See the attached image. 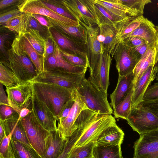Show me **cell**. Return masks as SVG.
<instances>
[{
	"instance_id": "obj_1",
	"label": "cell",
	"mask_w": 158,
	"mask_h": 158,
	"mask_svg": "<svg viewBox=\"0 0 158 158\" xmlns=\"http://www.w3.org/2000/svg\"><path fill=\"white\" fill-rule=\"evenodd\" d=\"M31 82L33 94L45 104L58 120L64 104L74 98L75 90L53 84Z\"/></svg>"
},
{
	"instance_id": "obj_2",
	"label": "cell",
	"mask_w": 158,
	"mask_h": 158,
	"mask_svg": "<svg viewBox=\"0 0 158 158\" xmlns=\"http://www.w3.org/2000/svg\"><path fill=\"white\" fill-rule=\"evenodd\" d=\"M7 60L1 61L14 73L19 85L31 81L37 75L35 67L21 46L19 36L7 53Z\"/></svg>"
},
{
	"instance_id": "obj_3",
	"label": "cell",
	"mask_w": 158,
	"mask_h": 158,
	"mask_svg": "<svg viewBox=\"0 0 158 158\" xmlns=\"http://www.w3.org/2000/svg\"><path fill=\"white\" fill-rule=\"evenodd\" d=\"M76 90L88 109L102 114H113L107 95L99 90L89 78L85 77Z\"/></svg>"
},
{
	"instance_id": "obj_4",
	"label": "cell",
	"mask_w": 158,
	"mask_h": 158,
	"mask_svg": "<svg viewBox=\"0 0 158 158\" xmlns=\"http://www.w3.org/2000/svg\"><path fill=\"white\" fill-rule=\"evenodd\" d=\"M116 124L115 118L111 114L96 113L91 119L80 129L81 135L73 148L95 142L100 135L106 128Z\"/></svg>"
},
{
	"instance_id": "obj_5",
	"label": "cell",
	"mask_w": 158,
	"mask_h": 158,
	"mask_svg": "<svg viewBox=\"0 0 158 158\" xmlns=\"http://www.w3.org/2000/svg\"><path fill=\"white\" fill-rule=\"evenodd\" d=\"M21 122L30 144L42 157L46 152V141L50 132L40 124L31 109Z\"/></svg>"
},
{
	"instance_id": "obj_6",
	"label": "cell",
	"mask_w": 158,
	"mask_h": 158,
	"mask_svg": "<svg viewBox=\"0 0 158 158\" xmlns=\"http://www.w3.org/2000/svg\"><path fill=\"white\" fill-rule=\"evenodd\" d=\"M83 26L98 24L94 0H62L59 1Z\"/></svg>"
},
{
	"instance_id": "obj_7",
	"label": "cell",
	"mask_w": 158,
	"mask_h": 158,
	"mask_svg": "<svg viewBox=\"0 0 158 158\" xmlns=\"http://www.w3.org/2000/svg\"><path fill=\"white\" fill-rule=\"evenodd\" d=\"M126 120L133 130L139 135L158 130V118L140 104L131 109Z\"/></svg>"
},
{
	"instance_id": "obj_8",
	"label": "cell",
	"mask_w": 158,
	"mask_h": 158,
	"mask_svg": "<svg viewBox=\"0 0 158 158\" xmlns=\"http://www.w3.org/2000/svg\"><path fill=\"white\" fill-rule=\"evenodd\" d=\"M111 56L115 60L118 78L133 72L140 60L133 48L127 46L121 40L115 45L111 53Z\"/></svg>"
},
{
	"instance_id": "obj_9",
	"label": "cell",
	"mask_w": 158,
	"mask_h": 158,
	"mask_svg": "<svg viewBox=\"0 0 158 158\" xmlns=\"http://www.w3.org/2000/svg\"><path fill=\"white\" fill-rule=\"evenodd\" d=\"M85 73L77 74L58 71H45L31 81L56 84L74 91L85 78Z\"/></svg>"
},
{
	"instance_id": "obj_10",
	"label": "cell",
	"mask_w": 158,
	"mask_h": 158,
	"mask_svg": "<svg viewBox=\"0 0 158 158\" xmlns=\"http://www.w3.org/2000/svg\"><path fill=\"white\" fill-rule=\"evenodd\" d=\"M18 8L22 13L28 15L37 14L45 16L68 26H76L79 21L72 20L58 14L45 6L40 0H25L19 3Z\"/></svg>"
},
{
	"instance_id": "obj_11",
	"label": "cell",
	"mask_w": 158,
	"mask_h": 158,
	"mask_svg": "<svg viewBox=\"0 0 158 158\" xmlns=\"http://www.w3.org/2000/svg\"><path fill=\"white\" fill-rule=\"evenodd\" d=\"M111 55L103 50L93 69L90 72L89 77L94 85L100 91L107 95L109 85V73L112 60Z\"/></svg>"
},
{
	"instance_id": "obj_12",
	"label": "cell",
	"mask_w": 158,
	"mask_h": 158,
	"mask_svg": "<svg viewBox=\"0 0 158 158\" xmlns=\"http://www.w3.org/2000/svg\"><path fill=\"white\" fill-rule=\"evenodd\" d=\"M133 148L134 157L158 158V130L139 135Z\"/></svg>"
},
{
	"instance_id": "obj_13",
	"label": "cell",
	"mask_w": 158,
	"mask_h": 158,
	"mask_svg": "<svg viewBox=\"0 0 158 158\" xmlns=\"http://www.w3.org/2000/svg\"><path fill=\"white\" fill-rule=\"evenodd\" d=\"M53 40L54 51L45 58V71H58L77 74L86 73L87 68L74 65L63 57L60 47L54 39Z\"/></svg>"
},
{
	"instance_id": "obj_14",
	"label": "cell",
	"mask_w": 158,
	"mask_h": 158,
	"mask_svg": "<svg viewBox=\"0 0 158 158\" xmlns=\"http://www.w3.org/2000/svg\"><path fill=\"white\" fill-rule=\"evenodd\" d=\"M6 91L10 106L19 114L22 108H29L33 94L31 81L15 87L6 88Z\"/></svg>"
},
{
	"instance_id": "obj_15",
	"label": "cell",
	"mask_w": 158,
	"mask_h": 158,
	"mask_svg": "<svg viewBox=\"0 0 158 158\" xmlns=\"http://www.w3.org/2000/svg\"><path fill=\"white\" fill-rule=\"evenodd\" d=\"M88 109L77 90L75 91V102L68 116L62 121L59 122L57 130L64 138H69L77 130L75 122L83 110Z\"/></svg>"
},
{
	"instance_id": "obj_16",
	"label": "cell",
	"mask_w": 158,
	"mask_h": 158,
	"mask_svg": "<svg viewBox=\"0 0 158 158\" xmlns=\"http://www.w3.org/2000/svg\"><path fill=\"white\" fill-rule=\"evenodd\" d=\"M49 30L51 35L61 49L69 54L84 58L88 61L86 44L68 38L54 27L50 28Z\"/></svg>"
},
{
	"instance_id": "obj_17",
	"label": "cell",
	"mask_w": 158,
	"mask_h": 158,
	"mask_svg": "<svg viewBox=\"0 0 158 158\" xmlns=\"http://www.w3.org/2000/svg\"><path fill=\"white\" fill-rule=\"evenodd\" d=\"M31 108L38 121L45 129L49 131L57 130V118L33 94L31 98Z\"/></svg>"
},
{
	"instance_id": "obj_18",
	"label": "cell",
	"mask_w": 158,
	"mask_h": 158,
	"mask_svg": "<svg viewBox=\"0 0 158 158\" xmlns=\"http://www.w3.org/2000/svg\"><path fill=\"white\" fill-rule=\"evenodd\" d=\"M155 64L150 65L135 84L133 85L131 109L136 107L142 101L148 87L155 79L157 69Z\"/></svg>"
},
{
	"instance_id": "obj_19",
	"label": "cell",
	"mask_w": 158,
	"mask_h": 158,
	"mask_svg": "<svg viewBox=\"0 0 158 158\" xmlns=\"http://www.w3.org/2000/svg\"><path fill=\"white\" fill-rule=\"evenodd\" d=\"M87 30L88 41L86 44V52L88 57V68L89 72L93 69L100 55L103 50L98 40L99 32L98 26H84Z\"/></svg>"
},
{
	"instance_id": "obj_20",
	"label": "cell",
	"mask_w": 158,
	"mask_h": 158,
	"mask_svg": "<svg viewBox=\"0 0 158 158\" xmlns=\"http://www.w3.org/2000/svg\"><path fill=\"white\" fill-rule=\"evenodd\" d=\"M94 6L98 22V26L107 25L111 26L116 29L118 33L125 25L136 17H120L115 15L98 4L95 3Z\"/></svg>"
},
{
	"instance_id": "obj_21",
	"label": "cell",
	"mask_w": 158,
	"mask_h": 158,
	"mask_svg": "<svg viewBox=\"0 0 158 158\" xmlns=\"http://www.w3.org/2000/svg\"><path fill=\"white\" fill-rule=\"evenodd\" d=\"M47 19L54 27L67 37L79 43L86 44L88 35L86 28L81 23L76 26H68L57 20L46 17Z\"/></svg>"
},
{
	"instance_id": "obj_22",
	"label": "cell",
	"mask_w": 158,
	"mask_h": 158,
	"mask_svg": "<svg viewBox=\"0 0 158 158\" xmlns=\"http://www.w3.org/2000/svg\"><path fill=\"white\" fill-rule=\"evenodd\" d=\"M124 133L116 124L105 129L99 136L95 142L97 146H121Z\"/></svg>"
},
{
	"instance_id": "obj_23",
	"label": "cell",
	"mask_w": 158,
	"mask_h": 158,
	"mask_svg": "<svg viewBox=\"0 0 158 158\" xmlns=\"http://www.w3.org/2000/svg\"><path fill=\"white\" fill-rule=\"evenodd\" d=\"M50 132L46 152L42 158H57L64 151L69 138L63 137L57 130Z\"/></svg>"
},
{
	"instance_id": "obj_24",
	"label": "cell",
	"mask_w": 158,
	"mask_h": 158,
	"mask_svg": "<svg viewBox=\"0 0 158 158\" xmlns=\"http://www.w3.org/2000/svg\"><path fill=\"white\" fill-rule=\"evenodd\" d=\"M131 36H138L141 38L149 46L156 48L157 37L155 26L151 21L147 18H145L136 29L122 37L119 40Z\"/></svg>"
},
{
	"instance_id": "obj_25",
	"label": "cell",
	"mask_w": 158,
	"mask_h": 158,
	"mask_svg": "<svg viewBox=\"0 0 158 158\" xmlns=\"http://www.w3.org/2000/svg\"><path fill=\"white\" fill-rule=\"evenodd\" d=\"M0 122L6 136L12 133L11 139L31 146L21 120L19 119H10L5 121L0 120Z\"/></svg>"
},
{
	"instance_id": "obj_26",
	"label": "cell",
	"mask_w": 158,
	"mask_h": 158,
	"mask_svg": "<svg viewBox=\"0 0 158 158\" xmlns=\"http://www.w3.org/2000/svg\"><path fill=\"white\" fill-rule=\"evenodd\" d=\"M133 72L121 77H118L115 89L110 95V105L113 110L124 98L132 84Z\"/></svg>"
},
{
	"instance_id": "obj_27",
	"label": "cell",
	"mask_w": 158,
	"mask_h": 158,
	"mask_svg": "<svg viewBox=\"0 0 158 158\" xmlns=\"http://www.w3.org/2000/svg\"><path fill=\"white\" fill-rule=\"evenodd\" d=\"M94 1L95 3L120 17H136L141 15L137 12L124 4L121 0H94Z\"/></svg>"
},
{
	"instance_id": "obj_28",
	"label": "cell",
	"mask_w": 158,
	"mask_h": 158,
	"mask_svg": "<svg viewBox=\"0 0 158 158\" xmlns=\"http://www.w3.org/2000/svg\"><path fill=\"white\" fill-rule=\"evenodd\" d=\"M99 32L98 40L100 42L102 48L110 54L118 43V31L113 27L107 25L98 26Z\"/></svg>"
},
{
	"instance_id": "obj_29",
	"label": "cell",
	"mask_w": 158,
	"mask_h": 158,
	"mask_svg": "<svg viewBox=\"0 0 158 158\" xmlns=\"http://www.w3.org/2000/svg\"><path fill=\"white\" fill-rule=\"evenodd\" d=\"M23 50L28 56L34 66L37 75L45 71V58L33 48L22 33L18 34Z\"/></svg>"
},
{
	"instance_id": "obj_30",
	"label": "cell",
	"mask_w": 158,
	"mask_h": 158,
	"mask_svg": "<svg viewBox=\"0 0 158 158\" xmlns=\"http://www.w3.org/2000/svg\"><path fill=\"white\" fill-rule=\"evenodd\" d=\"M156 48L149 46L144 55L141 58L136 65L133 71V85H134L149 66L152 64L155 65Z\"/></svg>"
},
{
	"instance_id": "obj_31",
	"label": "cell",
	"mask_w": 158,
	"mask_h": 158,
	"mask_svg": "<svg viewBox=\"0 0 158 158\" xmlns=\"http://www.w3.org/2000/svg\"><path fill=\"white\" fill-rule=\"evenodd\" d=\"M15 158H42L31 146L11 139Z\"/></svg>"
},
{
	"instance_id": "obj_32",
	"label": "cell",
	"mask_w": 158,
	"mask_h": 158,
	"mask_svg": "<svg viewBox=\"0 0 158 158\" xmlns=\"http://www.w3.org/2000/svg\"><path fill=\"white\" fill-rule=\"evenodd\" d=\"M133 84L124 98L113 109L114 118L126 120L131 109Z\"/></svg>"
},
{
	"instance_id": "obj_33",
	"label": "cell",
	"mask_w": 158,
	"mask_h": 158,
	"mask_svg": "<svg viewBox=\"0 0 158 158\" xmlns=\"http://www.w3.org/2000/svg\"><path fill=\"white\" fill-rule=\"evenodd\" d=\"M40 32L38 30L30 29L25 33L22 34L33 48L45 59V39L42 37Z\"/></svg>"
},
{
	"instance_id": "obj_34",
	"label": "cell",
	"mask_w": 158,
	"mask_h": 158,
	"mask_svg": "<svg viewBox=\"0 0 158 158\" xmlns=\"http://www.w3.org/2000/svg\"><path fill=\"white\" fill-rule=\"evenodd\" d=\"M94 158H123L121 146H97L95 145Z\"/></svg>"
},
{
	"instance_id": "obj_35",
	"label": "cell",
	"mask_w": 158,
	"mask_h": 158,
	"mask_svg": "<svg viewBox=\"0 0 158 158\" xmlns=\"http://www.w3.org/2000/svg\"><path fill=\"white\" fill-rule=\"evenodd\" d=\"M0 83L6 88H11L19 85L10 69L0 62Z\"/></svg>"
},
{
	"instance_id": "obj_36",
	"label": "cell",
	"mask_w": 158,
	"mask_h": 158,
	"mask_svg": "<svg viewBox=\"0 0 158 158\" xmlns=\"http://www.w3.org/2000/svg\"><path fill=\"white\" fill-rule=\"evenodd\" d=\"M95 142L72 148L68 158H91L93 157Z\"/></svg>"
},
{
	"instance_id": "obj_37",
	"label": "cell",
	"mask_w": 158,
	"mask_h": 158,
	"mask_svg": "<svg viewBox=\"0 0 158 158\" xmlns=\"http://www.w3.org/2000/svg\"><path fill=\"white\" fill-rule=\"evenodd\" d=\"M145 19L143 15H139L133 18L125 25L118 33L117 38L118 43L122 37L136 29Z\"/></svg>"
},
{
	"instance_id": "obj_38",
	"label": "cell",
	"mask_w": 158,
	"mask_h": 158,
	"mask_svg": "<svg viewBox=\"0 0 158 158\" xmlns=\"http://www.w3.org/2000/svg\"><path fill=\"white\" fill-rule=\"evenodd\" d=\"M12 133L5 137L0 143V158H15L11 143Z\"/></svg>"
},
{
	"instance_id": "obj_39",
	"label": "cell",
	"mask_w": 158,
	"mask_h": 158,
	"mask_svg": "<svg viewBox=\"0 0 158 158\" xmlns=\"http://www.w3.org/2000/svg\"><path fill=\"white\" fill-rule=\"evenodd\" d=\"M21 33H24L30 29L38 30L40 32L44 31L43 27L38 22L30 15L24 13Z\"/></svg>"
},
{
	"instance_id": "obj_40",
	"label": "cell",
	"mask_w": 158,
	"mask_h": 158,
	"mask_svg": "<svg viewBox=\"0 0 158 158\" xmlns=\"http://www.w3.org/2000/svg\"><path fill=\"white\" fill-rule=\"evenodd\" d=\"M24 16V13H22L20 15L10 19L1 25H3L10 30L15 31L18 34H20L21 33Z\"/></svg>"
},
{
	"instance_id": "obj_41",
	"label": "cell",
	"mask_w": 158,
	"mask_h": 158,
	"mask_svg": "<svg viewBox=\"0 0 158 158\" xmlns=\"http://www.w3.org/2000/svg\"><path fill=\"white\" fill-rule=\"evenodd\" d=\"M19 114L12 107L0 105V120L5 121L10 119H18Z\"/></svg>"
},
{
	"instance_id": "obj_42",
	"label": "cell",
	"mask_w": 158,
	"mask_h": 158,
	"mask_svg": "<svg viewBox=\"0 0 158 158\" xmlns=\"http://www.w3.org/2000/svg\"><path fill=\"white\" fill-rule=\"evenodd\" d=\"M125 5L137 12L140 15L143 14L145 5L151 3L150 0H121Z\"/></svg>"
},
{
	"instance_id": "obj_43",
	"label": "cell",
	"mask_w": 158,
	"mask_h": 158,
	"mask_svg": "<svg viewBox=\"0 0 158 158\" xmlns=\"http://www.w3.org/2000/svg\"><path fill=\"white\" fill-rule=\"evenodd\" d=\"M60 50L63 57L70 63L76 66L86 68H88V61L86 59L68 53L63 51L60 48Z\"/></svg>"
},
{
	"instance_id": "obj_44",
	"label": "cell",
	"mask_w": 158,
	"mask_h": 158,
	"mask_svg": "<svg viewBox=\"0 0 158 158\" xmlns=\"http://www.w3.org/2000/svg\"><path fill=\"white\" fill-rule=\"evenodd\" d=\"M81 129H77L69 138L64 151L57 158H68L71 150L81 135Z\"/></svg>"
},
{
	"instance_id": "obj_45",
	"label": "cell",
	"mask_w": 158,
	"mask_h": 158,
	"mask_svg": "<svg viewBox=\"0 0 158 158\" xmlns=\"http://www.w3.org/2000/svg\"><path fill=\"white\" fill-rule=\"evenodd\" d=\"M41 1L45 6L56 13L72 20L77 21L73 16L61 6H57L48 2V1L41 0Z\"/></svg>"
},
{
	"instance_id": "obj_46",
	"label": "cell",
	"mask_w": 158,
	"mask_h": 158,
	"mask_svg": "<svg viewBox=\"0 0 158 158\" xmlns=\"http://www.w3.org/2000/svg\"><path fill=\"white\" fill-rule=\"evenodd\" d=\"M156 100H158V82L149 86L143 96V101Z\"/></svg>"
},
{
	"instance_id": "obj_47",
	"label": "cell",
	"mask_w": 158,
	"mask_h": 158,
	"mask_svg": "<svg viewBox=\"0 0 158 158\" xmlns=\"http://www.w3.org/2000/svg\"><path fill=\"white\" fill-rule=\"evenodd\" d=\"M121 40L127 46L132 48L146 43L143 39L138 36L130 37Z\"/></svg>"
},
{
	"instance_id": "obj_48",
	"label": "cell",
	"mask_w": 158,
	"mask_h": 158,
	"mask_svg": "<svg viewBox=\"0 0 158 158\" xmlns=\"http://www.w3.org/2000/svg\"><path fill=\"white\" fill-rule=\"evenodd\" d=\"M21 13L19 9L16 8L1 14L0 24L5 23L10 19L20 15Z\"/></svg>"
},
{
	"instance_id": "obj_49",
	"label": "cell",
	"mask_w": 158,
	"mask_h": 158,
	"mask_svg": "<svg viewBox=\"0 0 158 158\" xmlns=\"http://www.w3.org/2000/svg\"><path fill=\"white\" fill-rule=\"evenodd\" d=\"M75 102V97L66 102L64 105L58 119V122L62 121L65 119L69 115Z\"/></svg>"
},
{
	"instance_id": "obj_50",
	"label": "cell",
	"mask_w": 158,
	"mask_h": 158,
	"mask_svg": "<svg viewBox=\"0 0 158 158\" xmlns=\"http://www.w3.org/2000/svg\"><path fill=\"white\" fill-rule=\"evenodd\" d=\"M140 104L148 109L158 118V100L150 101H143Z\"/></svg>"
},
{
	"instance_id": "obj_51",
	"label": "cell",
	"mask_w": 158,
	"mask_h": 158,
	"mask_svg": "<svg viewBox=\"0 0 158 158\" xmlns=\"http://www.w3.org/2000/svg\"><path fill=\"white\" fill-rule=\"evenodd\" d=\"M54 46L53 39L51 35L45 39V58L54 52Z\"/></svg>"
},
{
	"instance_id": "obj_52",
	"label": "cell",
	"mask_w": 158,
	"mask_h": 158,
	"mask_svg": "<svg viewBox=\"0 0 158 158\" xmlns=\"http://www.w3.org/2000/svg\"><path fill=\"white\" fill-rule=\"evenodd\" d=\"M149 46H150L146 43H145L133 48L139 60L146 54Z\"/></svg>"
},
{
	"instance_id": "obj_53",
	"label": "cell",
	"mask_w": 158,
	"mask_h": 158,
	"mask_svg": "<svg viewBox=\"0 0 158 158\" xmlns=\"http://www.w3.org/2000/svg\"><path fill=\"white\" fill-rule=\"evenodd\" d=\"M29 15L36 19L41 25L46 27L48 29L54 27L43 16L37 14H32Z\"/></svg>"
},
{
	"instance_id": "obj_54",
	"label": "cell",
	"mask_w": 158,
	"mask_h": 158,
	"mask_svg": "<svg viewBox=\"0 0 158 158\" xmlns=\"http://www.w3.org/2000/svg\"><path fill=\"white\" fill-rule=\"evenodd\" d=\"M1 105L10 106L8 96L6 94L3 88V85L0 83V105Z\"/></svg>"
},
{
	"instance_id": "obj_55",
	"label": "cell",
	"mask_w": 158,
	"mask_h": 158,
	"mask_svg": "<svg viewBox=\"0 0 158 158\" xmlns=\"http://www.w3.org/2000/svg\"><path fill=\"white\" fill-rule=\"evenodd\" d=\"M20 1L18 0H2L0 1L1 10L17 3Z\"/></svg>"
},
{
	"instance_id": "obj_56",
	"label": "cell",
	"mask_w": 158,
	"mask_h": 158,
	"mask_svg": "<svg viewBox=\"0 0 158 158\" xmlns=\"http://www.w3.org/2000/svg\"><path fill=\"white\" fill-rule=\"evenodd\" d=\"M31 112V109L27 107L22 108L20 110L19 114V119L21 120L27 116Z\"/></svg>"
},
{
	"instance_id": "obj_57",
	"label": "cell",
	"mask_w": 158,
	"mask_h": 158,
	"mask_svg": "<svg viewBox=\"0 0 158 158\" xmlns=\"http://www.w3.org/2000/svg\"><path fill=\"white\" fill-rule=\"evenodd\" d=\"M7 37V35L5 34L1 35L0 36V49L1 52L3 53H5L4 44Z\"/></svg>"
},
{
	"instance_id": "obj_58",
	"label": "cell",
	"mask_w": 158,
	"mask_h": 158,
	"mask_svg": "<svg viewBox=\"0 0 158 158\" xmlns=\"http://www.w3.org/2000/svg\"><path fill=\"white\" fill-rule=\"evenodd\" d=\"M157 37V42L156 47V54L155 57V64L158 61V26H155Z\"/></svg>"
},
{
	"instance_id": "obj_59",
	"label": "cell",
	"mask_w": 158,
	"mask_h": 158,
	"mask_svg": "<svg viewBox=\"0 0 158 158\" xmlns=\"http://www.w3.org/2000/svg\"><path fill=\"white\" fill-rule=\"evenodd\" d=\"M6 136L4 129L2 126L0 125V141Z\"/></svg>"
},
{
	"instance_id": "obj_60",
	"label": "cell",
	"mask_w": 158,
	"mask_h": 158,
	"mask_svg": "<svg viewBox=\"0 0 158 158\" xmlns=\"http://www.w3.org/2000/svg\"><path fill=\"white\" fill-rule=\"evenodd\" d=\"M157 69V73L156 77V81H158V61L155 65Z\"/></svg>"
},
{
	"instance_id": "obj_61",
	"label": "cell",
	"mask_w": 158,
	"mask_h": 158,
	"mask_svg": "<svg viewBox=\"0 0 158 158\" xmlns=\"http://www.w3.org/2000/svg\"><path fill=\"white\" fill-rule=\"evenodd\" d=\"M123 158H124L123 157ZM132 158H135V157H133Z\"/></svg>"
},
{
	"instance_id": "obj_62",
	"label": "cell",
	"mask_w": 158,
	"mask_h": 158,
	"mask_svg": "<svg viewBox=\"0 0 158 158\" xmlns=\"http://www.w3.org/2000/svg\"><path fill=\"white\" fill-rule=\"evenodd\" d=\"M94 158V157H92V158Z\"/></svg>"
}]
</instances>
